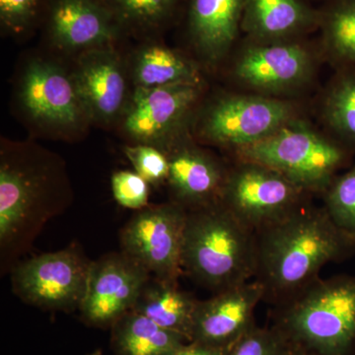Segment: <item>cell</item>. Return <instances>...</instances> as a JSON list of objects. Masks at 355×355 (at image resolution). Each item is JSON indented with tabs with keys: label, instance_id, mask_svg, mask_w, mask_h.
Returning <instances> with one entry per match:
<instances>
[{
	"label": "cell",
	"instance_id": "obj_1",
	"mask_svg": "<svg viewBox=\"0 0 355 355\" xmlns=\"http://www.w3.org/2000/svg\"><path fill=\"white\" fill-rule=\"evenodd\" d=\"M72 202L67 166L36 144H3L0 154V263L12 270L49 221Z\"/></svg>",
	"mask_w": 355,
	"mask_h": 355
},
{
	"label": "cell",
	"instance_id": "obj_2",
	"mask_svg": "<svg viewBox=\"0 0 355 355\" xmlns=\"http://www.w3.org/2000/svg\"><path fill=\"white\" fill-rule=\"evenodd\" d=\"M258 266L254 279L265 300L279 306L319 279L327 263L355 254V238L331 220L324 207L302 205L257 233Z\"/></svg>",
	"mask_w": 355,
	"mask_h": 355
},
{
	"label": "cell",
	"instance_id": "obj_3",
	"mask_svg": "<svg viewBox=\"0 0 355 355\" xmlns=\"http://www.w3.org/2000/svg\"><path fill=\"white\" fill-rule=\"evenodd\" d=\"M183 270L216 291L250 282L258 266L257 234L220 202L188 211Z\"/></svg>",
	"mask_w": 355,
	"mask_h": 355
},
{
	"label": "cell",
	"instance_id": "obj_4",
	"mask_svg": "<svg viewBox=\"0 0 355 355\" xmlns=\"http://www.w3.org/2000/svg\"><path fill=\"white\" fill-rule=\"evenodd\" d=\"M273 326L319 355L355 354V275L319 279L277 306Z\"/></svg>",
	"mask_w": 355,
	"mask_h": 355
},
{
	"label": "cell",
	"instance_id": "obj_5",
	"mask_svg": "<svg viewBox=\"0 0 355 355\" xmlns=\"http://www.w3.org/2000/svg\"><path fill=\"white\" fill-rule=\"evenodd\" d=\"M237 153L242 160L280 173L306 193H324L349 159L343 147L292 121Z\"/></svg>",
	"mask_w": 355,
	"mask_h": 355
},
{
	"label": "cell",
	"instance_id": "obj_6",
	"mask_svg": "<svg viewBox=\"0 0 355 355\" xmlns=\"http://www.w3.org/2000/svg\"><path fill=\"white\" fill-rule=\"evenodd\" d=\"M92 261L77 245L32 257L11 270L13 292L27 304L41 309L79 310Z\"/></svg>",
	"mask_w": 355,
	"mask_h": 355
},
{
	"label": "cell",
	"instance_id": "obj_7",
	"mask_svg": "<svg viewBox=\"0 0 355 355\" xmlns=\"http://www.w3.org/2000/svg\"><path fill=\"white\" fill-rule=\"evenodd\" d=\"M305 193L280 173L242 160L227 173L220 202L257 234L304 205Z\"/></svg>",
	"mask_w": 355,
	"mask_h": 355
},
{
	"label": "cell",
	"instance_id": "obj_8",
	"mask_svg": "<svg viewBox=\"0 0 355 355\" xmlns=\"http://www.w3.org/2000/svg\"><path fill=\"white\" fill-rule=\"evenodd\" d=\"M188 210L172 202L146 207L121 229V252L159 279L179 282Z\"/></svg>",
	"mask_w": 355,
	"mask_h": 355
},
{
	"label": "cell",
	"instance_id": "obj_9",
	"mask_svg": "<svg viewBox=\"0 0 355 355\" xmlns=\"http://www.w3.org/2000/svg\"><path fill=\"white\" fill-rule=\"evenodd\" d=\"M150 277L146 268L123 252L93 261L87 291L79 308L84 323L111 329L133 310Z\"/></svg>",
	"mask_w": 355,
	"mask_h": 355
},
{
	"label": "cell",
	"instance_id": "obj_10",
	"mask_svg": "<svg viewBox=\"0 0 355 355\" xmlns=\"http://www.w3.org/2000/svg\"><path fill=\"white\" fill-rule=\"evenodd\" d=\"M200 93V83L163 87H135L123 114V130L137 144L157 147L167 154L174 133L186 120Z\"/></svg>",
	"mask_w": 355,
	"mask_h": 355
},
{
	"label": "cell",
	"instance_id": "obj_11",
	"mask_svg": "<svg viewBox=\"0 0 355 355\" xmlns=\"http://www.w3.org/2000/svg\"><path fill=\"white\" fill-rule=\"evenodd\" d=\"M288 103L258 96H233L216 103L202 123V133L219 146L245 148L291 123Z\"/></svg>",
	"mask_w": 355,
	"mask_h": 355
},
{
	"label": "cell",
	"instance_id": "obj_12",
	"mask_svg": "<svg viewBox=\"0 0 355 355\" xmlns=\"http://www.w3.org/2000/svg\"><path fill=\"white\" fill-rule=\"evenodd\" d=\"M19 97L32 120L60 132L76 130L89 118L73 76L51 62L36 60L26 67Z\"/></svg>",
	"mask_w": 355,
	"mask_h": 355
},
{
	"label": "cell",
	"instance_id": "obj_13",
	"mask_svg": "<svg viewBox=\"0 0 355 355\" xmlns=\"http://www.w3.org/2000/svg\"><path fill=\"white\" fill-rule=\"evenodd\" d=\"M265 300V288L257 279L198 300L191 342L227 349L254 324V313Z\"/></svg>",
	"mask_w": 355,
	"mask_h": 355
},
{
	"label": "cell",
	"instance_id": "obj_14",
	"mask_svg": "<svg viewBox=\"0 0 355 355\" xmlns=\"http://www.w3.org/2000/svg\"><path fill=\"white\" fill-rule=\"evenodd\" d=\"M48 31L58 48L87 51L111 46L121 28L101 0H55Z\"/></svg>",
	"mask_w": 355,
	"mask_h": 355
},
{
	"label": "cell",
	"instance_id": "obj_15",
	"mask_svg": "<svg viewBox=\"0 0 355 355\" xmlns=\"http://www.w3.org/2000/svg\"><path fill=\"white\" fill-rule=\"evenodd\" d=\"M73 76L89 118L111 123L128 102L127 76L120 60L107 48L84 51Z\"/></svg>",
	"mask_w": 355,
	"mask_h": 355
},
{
	"label": "cell",
	"instance_id": "obj_16",
	"mask_svg": "<svg viewBox=\"0 0 355 355\" xmlns=\"http://www.w3.org/2000/svg\"><path fill=\"white\" fill-rule=\"evenodd\" d=\"M169 184L174 200L191 211L220 202L227 173L200 149L174 146L168 151Z\"/></svg>",
	"mask_w": 355,
	"mask_h": 355
},
{
	"label": "cell",
	"instance_id": "obj_17",
	"mask_svg": "<svg viewBox=\"0 0 355 355\" xmlns=\"http://www.w3.org/2000/svg\"><path fill=\"white\" fill-rule=\"evenodd\" d=\"M312 62L297 44L254 46L244 51L235 67L236 76L259 90L284 91L304 83Z\"/></svg>",
	"mask_w": 355,
	"mask_h": 355
},
{
	"label": "cell",
	"instance_id": "obj_18",
	"mask_svg": "<svg viewBox=\"0 0 355 355\" xmlns=\"http://www.w3.org/2000/svg\"><path fill=\"white\" fill-rule=\"evenodd\" d=\"M246 0H191L189 30L205 60L217 62L237 38Z\"/></svg>",
	"mask_w": 355,
	"mask_h": 355
},
{
	"label": "cell",
	"instance_id": "obj_19",
	"mask_svg": "<svg viewBox=\"0 0 355 355\" xmlns=\"http://www.w3.org/2000/svg\"><path fill=\"white\" fill-rule=\"evenodd\" d=\"M198 300L182 291L179 282L151 277L132 311L144 315L165 330L186 336L191 342Z\"/></svg>",
	"mask_w": 355,
	"mask_h": 355
},
{
	"label": "cell",
	"instance_id": "obj_20",
	"mask_svg": "<svg viewBox=\"0 0 355 355\" xmlns=\"http://www.w3.org/2000/svg\"><path fill=\"white\" fill-rule=\"evenodd\" d=\"M111 331L116 355H172L191 343L186 336L165 330L135 311L118 320Z\"/></svg>",
	"mask_w": 355,
	"mask_h": 355
},
{
	"label": "cell",
	"instance_id": "obj_21",
	"mask_svg": "<svg viewBox=\"0 0 355 355\" xmlns=\"http://www.w3.org/2000/svg\"><path fill=\"white\" fill-rule=\"evenodd\" d=\"M313 13L300 0H246L243 27L257 38H284L304 29Z\"/></svg>",
	"mask_w": 355,
	"mask_h": 355
},
{
	"label": "cell",
	"instance_id": "obj_22",
	"mask_svg": "<svg viewBox=\"0 0 355 355\" xmlns=\"http://www.w3.org/2000/svg\"><path fill=\"white\" fill-rule=\"evenodd\" d=\"M135 87L155 88L180 83H200L193 62L162 44H150L139 51L133 64Z\"/></svg>",
	"mask_w": 355,
	"mask_h": 355
},
{
	"label": "cell",
	"instance_id": "obj_23",
	"mask_svg": "<svg viewBox=\"0 0 355 355\" xmlns=\"http://www.w3.org/2000/svg\"><path fill=\"white\" fill-rule=\"evenodd\" d=\"M121 30L149 31L163 24L174 12L179 0H101Z\"/></svg>",
	"mask_w": 355,
	"mask_h": 355
},
{
	"label": "cell",
	"instance_id": "obj_24",
	"mask_svg": "<svg viewBox=\"0 0 355 355\" xmlns=\"http://www.w3.org/2000/svg\"><path fill=\"white\" fill-rule=\"evenodd\" d=\"M329 125L355 146V72L343 74L334 84L324 101Z\"/></svg>",
	"mask_w": 355,
	"mask_h": 355
},
{
	"label": "cell",
	"instance_id": "obj_25",
	"mask_svg": "<svg viewBox=\"0 0 355 355\" xmlns=\"http://www.w3.org/2000/svg\"><path fill=\"white\" fill-rule=\"evenodd\" d=\"M324 209L338 228L355 238V165L324 191Z\"/></svg>",
	"mask_w": 355,
	"mask_h": 355
},
{
	"label": "cell",
	"instance_id": "obj_26",
	"mask_svg": "<svg viewBox=\"0 0 355 355\" xmlns=\"http://www.w3.org/2000/svg\"><path fill=\"white\" fill-rule=\"evenodd\" d=\"M326 40L334 55L355 64V0H340L326 20Z\"/></svg>",
	"mask_w": 355,
	"mask_h": 355
},
{
	"label": "cell",
	"instance_id": "obj_27",
	"mask_svg": "<svg viewBox=\"0 0 355 355\" xmlns=\"http://www.w3.org/2000/svg\"><path fill=\"white\" fill-rule=\"evenodd\" d=\"M291 342L277 327H251L224 355H286Z\"/></svg>",
	"mask_w": 355,
	"mask_h": 355
},
{
	"label": "cell",
	"instance_id": "obj_28",
	"mask_svg": "<svg viewBox=\"0 0 355 355\" xmlns=\"http://www.w3.org/2000/svg\"><path fill=\"white\" fill-rule=\"evenodd\" d=\"M123 153L132 163L135 172L154 186L167 182L169 175V159L167 154L157 147L137 144L123 147Z\"/></svg>",
	"mask_w": 355,
	"mask_h": 355
},
{
	"label": "cell",
	"instance_id": "obj_29",
	"mask_svg": "<svg viewBox=\"0 0 355 355\" xmlns=\"http://www.w3.org/2000/svg\"><path fill=\"white\" fill-rule=\"evenodd\" d=\"M111 184L114 198L121 207L135 210H141L147 207L150 184L137 172L114 173Z\"/></svg>",
	"mask_w": 355,
	"mask_h": 355
},
{
	"label": "cell",
	"instance_id": "obj_30",
	"mask_svg": "<svg viewBox=\"0 0 355 355\" xmlns=\"http://www.w3.org/2000/svg\"><path fill=\"white\" fill-rule=\"evenodd\" d=\"M43 0H0V22L12 34L27 31L39 17Z\"/></svg>",
	"mask_w": 355,
	"mask_h": 355
},
{
	"label": "cell",
	"instance_id": "obj_31",
	"mask_svg": "<svg viewBox=\"0 0 355 355\" xmlns=\"http://www.w3.org/2000/svg\"><path fill=\"white\" fill-rule=\"evenodd\" d=\"M226 349L207 347L197 343H189L172 355H224Z\"/></svg>",
	"mask_w": 355,
	"mask_h": 355
},
{
	"label": "cell",
	"instance_id": "obj_32",
	"mask_svg": "<svg viewBox=\"0 0 355 355\" xmlns=\"http://www.w3.org/2000/svg\"><path fill=\"white\" fill-rule=\"evenodd\" d=\"M286 355H319L315 354V352H310V350L304 349V347H300V345H294L291 343L289 349L287 350Z\"/></svg>",
	"mask_w": 355,
	"mask_h": 355
},
{
	"label": "cell",
	"instance_id": "obj_33",
	"mask_svg": "<svg viewBox=\"0 0 355 355\" xmlns=\"http://www.w3.org/2000/svg\"><path fill=\"white\" fill-rule=\"evenodd\" d=\"M90 355H103L101 350H96L95 352H93V354H91Z\"/></svg>",
	"mask_w": 355,
	"mask_h": 355
}]
</instances>
